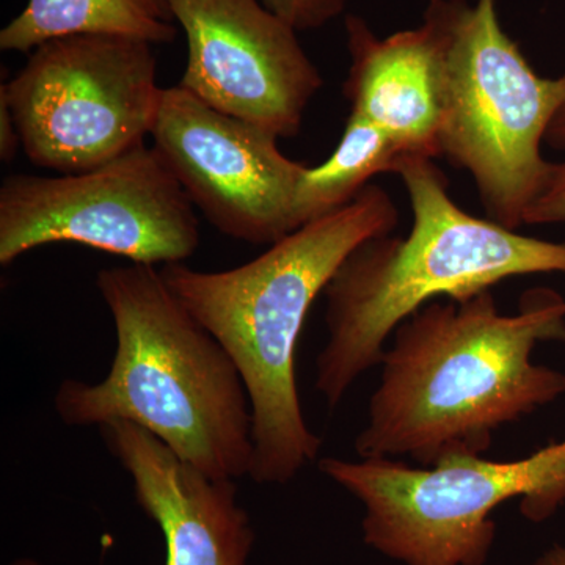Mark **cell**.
Wrapping results in <instances>:
<instances>
[{
    "instance_id": "cell-1",
    "label": "cell",
    "mask_w": 565,
    "mask_h": 565,
    "mask_svg": "<svg viewBox=\"0 0 565 565\" xmlns=\"http://www.w3.org/2000/svg\"><path fill=\"white\" fill-rule=\"evenodd\" d=\"M546 341L565 344L555 289H530L514 315L501 313L492 291L427 303L392 334L356 455L422 467L482 456L498 429L564 396L565 374L533 362Z\"/></svg>"
},
{
    "instance_id": "cell-2",
    "label": "cell",
    "mask_w": 565,
    "mask_h": 565,
    "mask_svg": "<svg viewBox=\"0 0 565 565\" xmlns=\"http://www.w3.org/2000/svg\"><path fill=\"white\" fill-rule=\"evenodd\" d=\"M399 211L381 185L300 226L258 258L221 273L166 264L163 280L239 370L253 418L250 475L288 484L321 451L297 386V345L311 307L353 248L392 234Z\"/></svg>"
},
{
    "instance_id": "cell-3",
    "label": "cell",
    "mask_w": 565,
    "mask_h": 565,
    "mask_svg": "<svg viewBox=\"0 0 565 565\" xmlns=\"http://www.w3.org/2000/svg\"><path fill=\"white\" fill-rule=\"evenodd\" d=\"M96 288L117 349L98 384L66 379L54 407L70 427L129 422L214 479L250 475L253 418L232 356L150 264L111 267Z\"/></svg>"
},
{
    "instance_id": "cell-4",
    "label": "cell",
    "mask_w": 565,
    "mask_h": 565,
    "mask_svg": "<svg viewBox=\"0 0 565 565\" xmlns=\"http://www.w3.org/2000/svg\"><path fill=\"white\" fill-rule=\"evenodd\" d=\"M396 174L414 214L411 232L364 241L323 291L329 338L316 360L315 385L330 408L381 364L394 330L427 303L468 299L511 278L565 275V244L468 214L434 159H405Z\"/></svg>"
},
{
    "instance_id": "cell-5",
    "label": "cell",
    "mask_w": 565,
    "mask_h": 565,
    "mask_svg": "<svg viewBox=\"0 0 565 565\" xmlns=\"http://www.w3.org/2000/svg\"><path fill=\"white\" fill-rule=\"evenodd\" d=\"M430 2L444 25L441 156L473 178L487 218L519 230L552 170L542 143L565 103V73H535L494 0Z\"/></svg>"
},
{
    "instance_id": "cell-6",
    "label": "cell",
    "mask_w": 565,
    "mask_h": 565,
    "mask_svg": "<svg viewBox=\"0 0 565 565\" xmlns=\"http://www.w3.org/2000/svg\"><path fill=\"white\" fill-rule=\"evenodd\" d=\"M319 470L363 504L364 544L403 565H486L500 505L519 500L523 516L541 523L565 504V438L509 462L326 457Z\"/></svg>"
},
{
    "instance_id": "cell-7",
    "label": "cell",
    "mask_w": 565,
    "mask_h": 565,
    "mask_svg": "<svg viewBox=\"0 0 565 565\" xmlns=\"http://www.w3.org/2000/svg\"><path fill=\"white\" fill-rule=\"evenodd\" d=\"M162 95L154 44L109 33L44 41L0 87L29 161L61 174L145 145Z\"/></svg>"
},
{
    "instance_id": "cell-8",
    "label": "cell",
    "mask_w": 565,
    "mask_h": 565,
    "mask_svg": "<svg viewBox=\"0 0 565 565\" xmlns=\"http://www.w3.org/2000/svg\"><path fill=\"white\" fill-rule=\"evenodd\" d=\"M61 243L166 266L199 250L200 222L154 147L141 145L88 172L7 177L0 185V264Z\"/></svg>"
},
{
    "instance_id": "cell-9",
    "label": "cell",
    "mask_w": 565,
    "mask_h": 565,
    "mask_svg": "<svg viewBox=\"0 0 565 565\" xmlns=\"http://www.w3.org/2000/svg\"><path fill=\"white\" fill-rule=\"evenodd\" d=\"M151 137L193 207L217 232L255 245L296 232L294 206L307 166L282 154L274 134L177 85L163 88Z\"/></svg>"
},
{
    "instance_id": "cell-10",
    "label": "cell",
    "mask_w": 565,
    "mask_h": 565,
    "mask_svg": "<svg viewBox=\"0 0 565 565\" xmlns=\"http://www.w3.org/2000/svg\"><path fill=\"white\" fill-rule=\"evenodd\" d=\"M188 40L180 85L207 106L292 139L323 87L296 29L259 0H167Z\"/></svg>"
},
{
    "instance_id": "cell-11",
    "label": "cell",
    "mask_w": 565,
    "mask_h": 565,
    "mask_svg": "<svg viewBox=\"0 0 565 565\" xmlns=\"http://www.w3.org/2000/svg\"><path fill=\"white\" fill-rule=\"evenodd\" d=\"M99 429L131 476L137 504L161 527L167 565H247L255 530L232 479L204 475L137 424Z\"/></svg>"
},
{
    "instance_id": "cell-12",
    "label": "cell",
    "mask_w": 565,
    "mask_h": 565,
    "mask_svg": "<svg viewBox=\"0 0 565 565\" xmlns=\"http://www.w3.org/2000/svg\"><path fill=\"white\" fill-rule=\"evenodd\" d=\"M351 114L384 129L412 156L440 158L444 25L433 2L416 29L379 39L359 14L344 22Z\"/></svg>"
},
{
    "instance_id": "cell-13",
    "label": "cell",
    "mask_w": 565,
    "mask_h": 565,
    "mask_svg": "<svg viewBox=\"0 0 565 565\" xmlns=\"http://www.w3.org/2000/svg\"><path fill=\"white\" fill-rule=\"evenodd\" d=\"M167 0H28L0 31V50L31 52L44 41L79 33L131 36L151 44L178 35Z\"/></svg>"
},
{
    "instance_id": "cell-14",
    "label": "cell",
    "mask_w": 565,
    "mask_h": 565,
    "mask_svg": "<svg viewBox=\"0 0 565 565\" xmlns=\"http://www.w3.org/2000/svg\"><path fill=\"white\" fill-rule=\"evenodd\" d=\"M414 158L384 129L349 115L337 150L318 167H307L297 189L294 218L297 230L352 203L377 174L397 173Z\"/></svg>"
},
{
    "instance_id": "cell-15",
    "label": "cell",
    "mask_w": 565,
    "mask_h": 565,
    "mask_svg": "<svg viewBox=\"0 0 565 565\" xmlns=\"http://www.w3.org/2000/svg\"><path fill=\"white\" fill-rule=\"evenodd\" d=\"M297 32L315 31L344 13L349 0H259Z\"/></svg>"
},
{
    "instance_id": "cell-16",
    "label": "cell",
    "mask_w": 565,
    "mask_h": 565,
    "mask_svg": "<svg viewBox=\"0 0 565 565\" xmlns=\"http://www.w3.org/2000/svg\"><path fill=\"white\" fill-rule=\"evenodd\" d=\"M565 223V159L553 162L548 180L537 199L527 207L523 225Z\"/></svg>"
},
{
    "instance_id": "cell-17",
    "label": "cell",
    "mask_w": 565,
    "mask_h": 565,
    "mask_svg": "<svg viewBox=\"0 0 565 565\" xmlns=\"http://www.w3.org/2000/svg\"><path fill=\"white\" fill-rule=\"evenodd\" d=\"M20 148H22L21 137L13 114L6 99L0 98V159L2 162L11 163Z\"/></svg>"
},
{
    "instance_id": "cell-18",
    "label": "cell",
    "mask_w": 565,
    "mask_h": 565,
    "mask_svg": "<svg viewBox=\"0 0 565 565\" xmlns=\"http://www.w3.org/2000/svg\"><path fill=\"white\" fill-rule=\"evenodd\" d=\"M565 73V71H564ZM545 143L557 151H565V103L546 132Z\"/></svg>"
},
{
    "instance_id": "cell-19",
    "label": "cell",
    "mask_w": 565,
    "mask_h": 565,
    "mask_svg": "<svg viewBox=\"0 0 565 565\" xmlns=\"http://www.w3.org/2000/svg\"><path fill=\"white\" fill-rule=\"evenodd\" d=\"M530 565H565V545H553Z\"/></svg>"
},
{
    "instance_id": "cell-20",
    "label": "cell",
    "mask_w": 565,
    "mask_h": 565,
    "mask_svg": "<svg viewBox=\"0 0 565 565\" xmlns=\"http://www.w3.org/2000/svg\"><path fill=\"white\" fill-rule=\"evenodd\" d=\"M11 565H41L40 563H36L35 559H31V557H21V559L14 561Z\"/></svg>"
}]
</instances>
